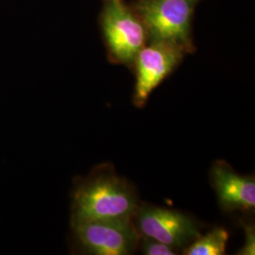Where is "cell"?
<instances>
[{"label": "cell", "instance_id": "6da1fadb", "mask_svg": "<svg viewBox=\"0 0 255 255\" xmlns=\"http://www.w3.org/2000/svg\"><path fill=\"white\" fill-rule=\"evenodd\" d=\"M139 205L132 185L113 166L101 164L74 183L71 222L133 218Z\"/></svg>", "mask_w": 255, "mask_h": 255}, {"label": "cell", "instance_id": "7a4b0ae2", "mask_svg": "<svg viewBox=\"0 0 255 255\" xmlns=\"http://www.w3.org/2000/svg\"><path fill=\"white\" fill-rule=\"evenodd\" d=\"M198 0H141L140 19L152 41H162L191 51V20Z\"/></svg>", "mask_w": 255, "mask_h": 255}, {"label": "cell", "instance_id": "30bf717a", "mask_svg": "<svg viewBox=\"0 0 255 255\" xmlns=\"http://www.w3.org/2000/svg\"><path fill=\"white\" fill-rule=\"evenodd\" d=\"M245 231L246 240L243 248L239 251V255H255V226L252 224H243Z\"/></svg>", "mask_w": 255, "mask_h": 255}, {"label": "cell", "instance_id": "9c48e42d", "mask_svg": "<svg viewBox=\"0 0 255 255\" xmlns=\"http://www.w3.org/2000/svg\"><path fill=\"white\" fill-rule=\"evenodd\" d=\"M141 248L143 254L146 255H176L175 248L165 243L160 242L149 237H141Z\"/></svg>", "mask_w": 255, "mask_h": 255}, {"label": "cell", "instance_id": "3957f363", "mask_svg": "<svg viewBox=\"0 0 255 255\" xmlns=\"http://www.w3.org/2000/svg\"><path fill=\"white\" fill-rule=\"evenodd\" d=\"M71 226L76 246L89 255H130L141 238L133 218L74 221Z\"/></svg>", "mask_w": 255, "mask_h": 255}, {"label": "cell", "instance_id": "277c9868", "mask_svg": "<svg viewBox=\"0 0 255 255\" xmlns=\"http://www.w3.org/2000/svg\"><path fill=\"white\" fill-rule=\"evenodd\" d=\"M101 24L113 59L120 64H132L145 46L146 29L120 0H111L103 10Z\"/></svg>", "mask_w": 255, "mask_h": 255}, {"label": "cell", "instance_id": "ba28073f", "mask_svg": "<svg viewBox=\"0 0 255 255\" xmlns=\"http://www.w3.org/2000/svg\"><path fill=\"white\" fill-rule=\"evenodd\" d=\"M229 233L223 228L211 230L205 236H200L183 250L185 255H225Z\"/></svg>", "mask_w": 255, "mask_h": 255}, {"label": "cell", "instance_id": "5b68a950", "mask_svg": "<svg viewBox=\"0 0 255 255\" xmlns=\"http://www.w3.org/2000/svg\"><path fill=\"white\" fill-rule=\"evenodd\" d=\"M133 222L141 237H149L173 248H185L201 236L197 222L176 210L139 205Z\"/></svg>", "mask_w": 255, "mask_h": 255}, {"label": "cell", "instance_id": "8992f818", "mask_svg": "<svg viewBox=\"0 0 255 255\" xmlns=\"http://www.w3.org/2000/svg\"><path fill=\"white\" fill-rule=\"evenodd\" d=\"M185 51L180 46L162 41L144 46L134 60L136 84L133 102L138 108L146 105L149 95L181 63Z\"/></svg>", "mask_w": 255, "mask_h": 255}, {"label": "cell", "instance_id": "52a82bcc", "mask_svg": "<svg viewBox=\"0 0 255 255\" xmlns=\"http://www.w3.org/2000/svg\"><path fill=\"white\" fill-rule=\"evenodd\" d=\"M211 178L223 209H255V182L253 177L237 173L226 162L217 161L211 169Z\"/></svg>", "mask_w": 255, "mask_h": 255}]
</instances>
